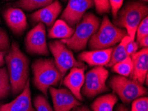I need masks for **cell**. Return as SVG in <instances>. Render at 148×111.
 Instances as JSON below:
<instances>
[{"label":"cell","instance_id":"cell-1","mask_svg":"<svg viewBox=\"0 0 148 111\" xmlns=\"http://www.w3.org/2000/svg\"><path fill=\"white\" fill-rule=\"evenodd\" d=\"M13 95L21 93L29 79V61L20 50L17 43L13 42L9 53L4 57Z\"/></svg>","mask_w":148,"mask_h":111},{"label":"cell","instance_id":"cell-2","mask_svg":"<svg viewBox=\"0 0 148 111\" xmlns=\"http://www.w3.org/2000/svg\"><path fill=\"white\" fill-rule=\"evenodd\" d=\"M148 7L144 2H127L117 16L113 20V24L119 28H125L127 35L132 41L135 39L137 28L142 20L147 17Z\"/></svg>","mask_w":148,"mask_h":111},{"label":"cell","instance_id":"cell-3","mask_svg":"<svg viewBox=\"0 0 148 111\" xmlns=\"http://www.w3.org/2000/svg\"><path fill=\"white\" fill-rule=\"evenodd\" d=\"M31 68L35 87L41 91L47 98L49 88L58 85L62 78L61 74L51 59H40L35 61Z\"/></svg>","mask_w":148,"mask_h":111},{"label":"cell","instance_id":"cell-4","mask_svg":"<svg viewBox=\"0 0 148 111\" xmlns=\"http://www.w3.org/2000/svg\"><path fill=\"white\" fill-rule=\"evenodd\" d=\"M100 20L92 13H86L82 18V21L76 26L73 35L68 39H62L69 49L80 51L86 48L92 36L99 28Z\"/></svg>","mask_w":148,"mask_h":111},{"label":"cell","instance_id":"cell-5","mask_svg":"<svg viewBox=\"0 0 148 111\" xmlns=\"http://www.w3.org/2000/svg\"><path fill=\"white\" fill-rule=\"evenodd\" d=\"M127 35L125 29L119 28L110 21L106 15L103 17L100 27L90 38L88 47L92 50L111 48Z\"/></svg>","mask_w":148,"mask_h":111},{"label":"cell","instance_id":"cell-6","mask_svg":"<svg viewBox=\"0 0 148 111\" xmlns=\"http://www.w3.org/2000/svg\"><path fill=\"white\" fill-rule=\"evenodd\" d=\"M108 85L124 104H130L139 97L147 94V90L143 85L126 77H112Z\"/></svg>","mask_w":148,"mask_h":111},{"label":"cell","instance_id":"cell-7","mask_svg":"<svg viewBox=\"0 0 148 111\" xmlns=\"http://www.w3.org/2000/svg\"><path fill=\"white\" fill-rule=\"evenodd\" d=\"M109 72L104 67H95L85 75L81 94L90 99L103 92L109 91L106 81Z\"/></svg>","mask_w":148,"mask_h":111},{"label":"cell","instance_id":"cell-8","mask_svg":"<svg viewBox=\"0 0 148 111\" xmlns=\"http://www.w3.org/2000/svg\"><path fill=\"white\" fill-rule=\"evenodd\" d=\"M49 49L54 57L55 66L63 77L66 72L73 67L86 68L82 62L74 57L73 53L61 41H53L49 44Z\"/></svg>","mask_w":148,"mask_h":111},{"label":"cell","instance_id":"cell-9","mask_svg":"<svg viewBox=\"0 0 148 111\" xmlns=\"http://www.w3.org/2000/svg\"><path fill=\"white\" fill-rule=\"evenodd\" d=\"M25 44L29 53L32 55H49L45 27L42 23H38L37 26L27 34Z\"/></svg>","mask_w":148,"mask_h":111},{"label":"cell","instance_id":"cell-10","mask_svg":"<svg viewBox=\"0 0 148 111\" xmlns=\"http://www.w3.org/2000/svg\"><path fill=\"white\" fill-rule=\"evenodd\" d=\"M94 5L93 0H69L61 19L73 28L80 22L86 11L93 8Z\"/></svg>","mask_w":148,"mask_h":111},{"label":"cell","instance_id":"cell-11","mask_svg":"<svg viewBox=\"0 0 148 111\" xmlns=\"http://www.w3.org/2000/svg\"><path fill=\"white\" fill-rule=\"evenodd\" d=\"M53 99L55 111H71L73 108L82 105L72 92L65 88H49Z\"/></svg>","mask_w":148,"mask_h":111},{"label":"cell","instance_id":"cell-12","mask_svg":"<svg viewBox=\"0 0 148 111\" xmlns=\"http://www.w3.org/2000/svg\"><path fill=\"white\" fill-rule=\"evenodd\" d=\"M132 69L130 78L143 85L148 73V49L142 48L130 57Z\"/></svg>","mask_w":148,"mask_h":111},{"label":"cell","instance_id":"cell-13","mask_svg":"<svg viewBox=\"0 0 148 111\" xmlns=\"http://www.w3.org/2000/svg\"><path fill=\"white\" fill-rule=\"evenodd\" d=\"M86 69V68H72L63 80L64 86L68 88L77 100L80 101H84L81 89L84 83V71Z\"/></svg>","mask_w":148,"mask_h":111},{"label":"cell","instance_id":"cell-14","mask_svg":"<svg viewBox=\"0 0 148 111\" xmlns=\"http://www.w3.org/2000/svg\"><path fill=\"white\" fill-rule=\"evenodd\" d=\"M113 49H97L90 51H83L78 56V61L84 62L89 67L108 66L111 59Z\"/></svg>","mask_w":148,"mask_h":111},{"label":"cell","instance_id":"cell-15","mask_svg":"<svg viewBox=\"0 0 148 111\" xmlns=\"http://www.w3.org/2000/svg\"><path fill=\"white\" fill-rule=\"evenodd\" d=\"M61 10V4L58 0H55L49 6L33 13L31 15V19L34 23L41 22L47 27H52Z\"/></svg>","mask_w":148,"mask_h":111},{"label":"cell","instance_id":"cell-16","mask_svg":"<svg viewBox=\"0 0 148 111\" xmlns=\"http://www.w3.org/2000/svg\"><path fill=\"white\" fill-rule=\"evenodd\" d=\"M3 17L8 26L16 35H21L27 28V17L22 10L10 8L4 11Z\"/></svg>","mask_w":148,"mask_h":111},{"label":"cell","instance_id":"cell-17","mask_svg":"<svg viewBox=\"0 0 148 111\" xmlns=\"http://www.w3.org/2000/svg\"><path fill=\"white\" fill-rule=\"evenodd\" d=\"M0 111H35L31 102L29 79L23 91L19 96L10 103L0 105Z\"/></svg>","mask_w":148,"mask_h":111},{"label":"cell","instance_id":"cell-18","mask_svg":"<svg viewBox=\"0 0 148 111\" xmlns=\"http://www.w3.org/2000/svg\"><path fill=\"white\" fill-rule=\"evenodd\" d=\"M74 32V28L63 20L58 19L54 23L52 28L49 29L48 37L51 39H68L73 35Z\"/></svg>","mask_w":148,"mask_h":111},{"label":"cell","instance_id":"cell-19","mask_svg":"<svg viewBox=\"0 0 148 111\" xmlns=\"http://www.w3.org/2000/svg\"><path fill=\"white\" fill-rule=\"evenodd\" d=\"M118 101L117 96L114 93L102 95L95 99L91 105V109L93 111H113Z\"/></svg>","mask_w":148,"mask_h":111},{"label":"cell","instance_id":"cell-20","mask_svg":"<svg viewBox=\"0 0 148 111\" xmlns=\"http://www.w3.org/2000/svg\"><path fill=\"white\" fill-rule=\"evenodd\" d=\"M130 41L131 39L128 35L125 36L121 40V41L120 42V43H119L118 46L113 49V51L111 56V59L108 66L112 67L115 63L124 61L127 57H128L126 52V46Z\"/></svg>","mask_w":148,"mask_h":111},{"label":"cell","instance_id":"cell-21","mask_svg":"<svg viewBox=\"0 0 148 111\" xmlns=\"http://www.w3.org/2000/svg\"><path fill=\"white\" fill-rule=\"evenodd\" d=\"M53 1L54 0H19L13 4V6L25 11H33L47 6Z\"/></svg>","mask_w":148,"mask_h":111},{"label":"cell","instance_id":"cell-22","mask_svg":"<svg viewBox=\"0 0 148 111\" xmlns=\"http://www.w3.org/2000/svg\"><path fill=\"white\" fill-rule=\"evenodd\" d=\"M10 90L11 85L8 69L5 67H0V100L7 98Z\"/></svg>","mask_w":148,"mask_h":111},{"label":"cell","instance_id":"cell-23","mask_svg":"<svg viewBox=\"0 0 148 111\" xmlns=\"http://www.w3.org/2000/svg\"><path fill=\"white\" fill-rule=\"evenodd\" d=\"M112 71L116 72L121 76L128 77L131 73L132 69V59L128 57L124 61L116 63L111 67Z\"/></svg>","mask_w":148,"mask_h":111},{"label":"cell","instance_id":"cell-24","mask_svg":"<svg viewBox=\"0 0 148 111\" xmlns=\"http://www.w3.org/2000/svg\"><path fill=\"white\" fill-rule=\"evenodd\" d=\"M34 106L37 111H53L46 97L42 95H37L34 99Z\"/></svg>","mask_w":148,"mask_h":111},{"label":"cell","instance_id":"cell-25","mask_svg":"<svg viewBox=\"0 0 148 111\" xmlns=\"http://www.w3.org/2000/svg\"><path fill=\"white\" fill-rule=\"evenodd\" d=\"M131 111H148V99L141 97L133 101Z\"/></svg>","mask_w":148,"mask_h":111},{"label":"cell","instance_id":"cell-26","mask_svg":"<svg viewBox=\"0 0 148 111\" xmlns=\"http://www.w3.org/2000/svg\"><path fill=\"white\" fill-rule=\"evenodd\" d=\"M98 13L102 15L104 13H109L110 11V5L109 0H93Z\"/></svg>","mask_w":148,"mask_h":111},{"label":"cell","instance_id":"cell-27","mask_svg":"<svg viewBox=\"0 0 148 111\" xmlns=\"http://www.w3.org/2000/svg\"><path fill=\"white\" fill-rule=\"evenodd\" d=\"M136 35H137V42L142 38L148 36V17L143 19L139 25L136 30Z\"/></svg>","mask_w":148,"mask_h":111},{"label":"cell","instance_id":"cell-28","mask_svg":"<svg viewBox=\"0 0 148 111\" xmlns=\"http://www.w3.org/2000/svg\"><path fill=\"white\" fill-rule=\"evenodd\" d=\"M10 41L6 31L0 28V51L7 53L10 51Z\"/></svg>","mask_w":148,"mask_h":111},{"label":"cell","instance_id":"cell-29","mask_svg":"<svg viewBox=\"0 0 148 111\" xmlns=\"http://www.w3.org/2000/svg\"><path fill=\"white\" fill-rule=\"evenodd\" d=\"M109 2L112 10V13L113 17L114 19L117 16L118 11H120L121 8H122L124 0H109Z\"/></svg>","mask_w":148,"mask_h":111},{"label":"cell","instance_id":"cell-30","mask_svg":"<svg viewBox=\"0 0 148 111\" xmlns=\"http://www.w3.org/2000/svg\"><path fill=\"white\" fill-rule=\"evenodd\" d=\"M139 48V45L138 42L135 41H130L128 43H127L126 46V52L127 55L128 57H132L134 55Z\"/></svg>","mask_w":148,"mask_h":111},{"label":"cell","instance_id":"cell-31","mask_svg":"<svg viewBox=\"0 0 148 111\" xmlns=\"http://www.w3.org/2000/svg\"><path fill=\"white\" fill-rule=\"evenodd\" d=\"M138 45L140 47H142V48H147L148 47V36L144 37L139 40L138 41Z\"/></svg>","mask_w":148,"mask_h":111},{"label":"cell","instance_id":"cell-32","mask_svg":"<svg viewBox=\"0 0 148 111\" xmlns=\"http://www.w3.org/2000/svg\"><path fill=\"white\" fill-rule=\"evenodd\" d=\"M72 111H92L87 106H78L73 108Z\"/></svg>","mask_w":148,"mask_h":111},{"label":"cell","instance_id":"cell-33","mask_svg":"<svg viewBox=\"0 0 148 111\" xmlns=\"http://www.w3.org/2000/svg\"><path fill=\"white\" fill-rule=\"evenodd\" d=\"M6 53L3 51H0V67H3L5 64V60H4V57H5Z\"/></svg>","mask_w":148,"mask_h":111},{"label":"cell","instance_id":"cell-34","mask_svg":"<svg viewBox=\"0 0 148 111\" xmlns=\"http://www.w3.org/2000/svg\"><path fill=\"white\" fill-rule=\"evenodd\" d=\"M116 111H129L128 108L124 105H120L116 108Z\"/></svg>","mask_w":148,"mask_h":111},{"label":"cell","instance_id":"cell-35","mask_svg":"<svg viewBox=\"0 0 148 111\" xmlns=\"http://www.w3.org/2000/svg\"><path fill=\"white\" fill-rule=\"evenodd\" d=\"M141 1H145V2H147L148 0H141Z\"/></svg>","mask_w":148,"mask_h":111},{"label":"cell","instance_id":"cell-36","mask_svg":"<svg viewBox=\"0 0 148 111\" xmlns=\"http://www.w3.org/2000/svg\"><path fill=\"white\" fill-rule=\"evenodd\" d=\"M7 1H10V0H7Z\"/></svg>","mask_w":148,"mask_h":111},{"label":"cell","instance_id":"cell-37","mask_svg":"<svg viewBox=\"0 0 148 111\" xmlns=\"http://www.w3.org/2000/svg\"><path fill=\"white\" fill-rule=\"evenodd\" d=\"M0 22H1V20H0Z\"/></svg>","mask_w":148,"mask_h":111}]
</instances>
